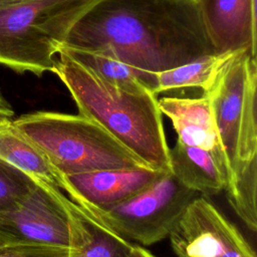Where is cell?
Masks as SVG:
<instances>
[{
	"label": "cell",
	"instance_id": "5",
	"mask_svg": "<svg viewBox=\"0 0 257 257\" xmlns=\"http://www.w3.org/2000/svg\"><path fill=\"white\" fill-rule=\"evenodd\" d=\"M100 0H27L0 7V65L41 76L73 25Z\"/></svg>",
	"mask_w": 257,
	"mask_h": 257
},
{
	"label": "cell",
	"instance_id": "9",
	"mask_svg": "<svg viewBox=\"0 0 257 257\" xmlns=\"http://www.w3.org/2000/svg\"><path fill=\"white\" fill-rule=\"evenodd\" d=\"M167 172L138 167L67 175L63 177V191L81 208H104L146 190Z\"/></svg>",
	"mask_w": 257,
	"mask_h": 257
},
{
	"label": "cell",
	"instance_id": "18",
	"mask_svg": "<svg viewBox=\"0 0 257 257\" xmlns=\"http://www.w3.org/2000/svg\"><path fill=\"white\" fill-rule=\"evenodd\" d=\"M68 252L63 247L13 243L0 237V257H60Z\"/></svg>",
	"mask_w": 257,
	"mask_h": 257
},
{
	"label": "cell",
	"instance_id": "2",
	"mask_svg": "<svg viewBox=\"0 0 257 257\" xmlns=\"http://www.w3.org/2000/svg\"><path fill=\"white\" fill-rule=\"evenodd\" d=\"M52 72L69 90L79 114L98 123L149 168L170 171V148L153 92L115 86L64 51L54 56Z\"/></svg>",
	"mask_w": 257,
	"mask_h": 257
},
{
	"label": "cell",
	"instance_id": "17",
	"mask_svg": "<svg viewBox=\"0 0 257 257\" xmlns=\"http://www.w3.org/2000/svg\"><path fill=\"white\" fill-rule=\"evenodd\" d=\"M35 185L24 173L0 161V212L14 209Z\"/></svg>",
	"mask_w": 257,
	"mask_h": 257
},
{
	"label": "cell",
	"instance_id": "20",
	"mask_svg": "<svg viewBox=\"0 0 257 257\" xmlns=\"http://www.w3.org/2000/svg\"><path fill=\"white\" fill-rule=\"evenodd\" d=\"M130 257H156L141 245H134Z\"/></svg>",
	"mask_w": 257,
	"mask_h": 257
},
{
	"label": "cell",
	"instance_id": "13",
	"mask_svg": "<svg viewBox=\"0 0 257 257\" xmlns=\"http://www.w3.org/2000/svg\"><path fill=\"white\" fill-rule=\"evenodd\" d=\"M70 226L68 257H130L133 244L100 225L65 197Z\"/></svg>",
	"mask_w": 257,
	"mask_h": 257
},
{
	"label": "cell",
	"instance_id": "12",
	"mask_svg": "<svg viewBox=\"0 0 257 257\" xmlns=\"http://www.w3.org/2000/svg\"><path fill=\"white\" fill-rule=\"evenodd\" d=\"M169 161L176 179L200 196L217 195L227 185L228 162L211 151L177 142L169 151Z\"/></svg>",
	"mask_w": 257,
	"mask_h": 257
},
{
	"label": "cell",
	"instance_id": "16",
	"mask_svg": "<svg viewBox=\"0 0 257 257\" xmlns=\"http://www.w3.org/2000/svg\"><path fill=\"white\" fill-rule=\"evenodd\" d=\"M235 52L205 55L186 64L155 72L157 83L155 94L186 87H198L204 92L207 91Z\"/></svg>",
	"mask_w": 257,
	"mask_h": 257
},
{
	"label": "cell",
	"instance_id": "8",
	"mask_svg": "<svg viewBox=\"0 0 257 257\" xmlns=\"http://www.w3.org/2000/svg\"><path fill=\"white\" fill-rule=\"evenodd\" d=\"M60 189L36 184L12 210L0 212V237L13 243L70 248V226Z\"/></svg>",
	"mask_w": 257,
	"mask_h": 257
},
{
	"label": "cell",
	"instance_id": "19",
	"mask_svg": "<svg viewBox=\"0 0 257 257\" xmlns=\"http://www.w3.org/2000/svg\"><path fill=\"white\" fill-rule=\"evenodd\" d=\"M14 114L11 104L6 100L0 91V119L11 118Z\"/></svg>",
	"mask_w": 257,
	"mask_h": 257
},
{
	"label": "cell",
	"instance_id": "7",
	"mask_svg": "<svg viewBox=\"0 0 257 257\" xmlns=\"http://www.w3.org/2000/svg\"><path fill=\"white\" fill-rule=\"evenodd\" d=\"M169 237L177 257H256L238 228L203 196L189 204Z\"/></svg>",
	"mask_w": 257,
	"mask_h": 257
},
{
	"label": "cell",
	"instance_id": "14",
	"mask_svg": "<svg viewBox=\"0 0 257 257\" xmlns=\"http://www.w3.org/2000/svg\"><path fill=\"white\" fill-rule=\"evenodd\" d=\"M0 161L24 173L36 184L64 188L63 177L48 163L43 154L13 124L11 118L0 119Z\"/></svg>",
	"mask_w": 257,
	"mask_h": 257
},
{
	"label": "cell",
	"instance_id": "6",
	"mask_svg": "<svg viewBox=\"0 0 257 257\" xmlns=\"http://www.w3.org/2000/svg\"><path fill=\"white\" fill-rule=\"evenodd\" d=\"M198 196L169 171L146 190L118 204L80 208L123 240L150 246L170 235L189 204Z\"/></svg>",
	"mask_w": 257,
	"mask_h": 257
},
{
	"label": "cell",
	"instance_id": "22",
	"mask_svg": "<svg viewBox=\"0 0 257 257\" xmlns=\"http://www.w3.org/2000/svg\"><path fill=\"white\" fill-rule=\"evenodd\" d=\"M68 253H69V252H68ZM68 253L65 254V255H63V256H61V257H68Z\"/></svg>",
	"mask_w": 257,
	"mask_h": 257
},
{
	"label": "cell",
	"instance_id": "23",
	"mask_svg": "<svg viewBox=\"0 0 257 257\" xmlns=\"http://www.w3.org/2000/svg\"><path fill=\"white\" fill-rule=\"evenodd\" d=\"M60 257H61V256H60Z\"/></svg>",
	"mask_w": 257,
	"mask_h": 257
},
{
	"label": "cell",
	"instance_id": "3",
	"mask_svg": "<svg viewBox=\"0 0 257 257\" xmlns=\"http://www.w3.org/2000/svg\"><path fill=\"white\" fill-rule=\"evenodd\" d=\"M204 94L210 99L228 162L227 200L245 199L257 190L256 55L248 50L235 52Z\"/></svg>",
	"mask_w": 257,
	"mask_h": 257
},
{
	"label": "cell",
	"instance_id": "10",
	"mask_svg": "<svg viewBox=\"0 0 257 257\" xmlns=\"http://www.w3.org/2000/svg\"><path fill=\"white\" fill-rule=\"evenodd\" d=\"M216 54L256 55V0H196Z\"/></svg>",
	"mask_w": 257,
	"mask_h": 257
},
{
	"label": "cell",
	"instance_id": "4",
	"mask_svg": "<svg viewBox=\"0 0 257 257\" xmlns=\"http://www.w3.org/2000/svg\"><path fill=\"white\" fill-rule=\"evenodd\" d=\"M12 122L62 177L107 169L149 168L98 123L79 113L34 111Z\"/></svg>",
	"mask_w": 257,
	"mask_h": 257
},
{
	"label": "cell",
	"instance_id": "11",
	"mask_svg": "<svg viewBox=\"0 0 257 257\" xmlns=\"http://www.w3.org/2000/svg\"><path fill=\"white\" fill-rule=\"evenodd\" d=\"M158 105L162 114L171 119L177 142L211 151L226 159L206 94L196 98L164 96L158 99Z\"/></svg>",
	"mask_w": 257,
	"mask_h": 257
},
{
	"label": "cell",
	"instance_id": "21",
	"mask_svg": "<svg viewBox=\"0 0 257 257\" xmlns=\"http://www.w3.org/2000/svg\"><path fill=\"white\" fill-rule=\"evenodd\" d=\"M23 1H27V0H0V7L12 5V4L23 2Z\"/></svg>",
	"mask_w": 257,
	"mask_h": 257
},
{
	"label": "cell",
	"instance_id": "1",
	"mask_svg": "<svg viewBox=\"0 0 257 257\" xmlns=\"http://www.w3.org/2000/svg\"><path fill=\"white\" fill-rule=\"evenodd\" d=\"M61 46L107 48L149 72L216 54L196 0H100L73 25Z\"/></svg>",
	"mask_w": 257,
	"mask_h": 257
},
{
	"label": "cell",
	"instance_id": "15",
	"mask_svg": "<svg viewBox=\"0 0 257 257\" xmlns=\"http://www.w3.org/2000/svg\"><path fill=\"white\" fill-rule=\"evenodd\" d=\"M59 51H64L75 61L115 86L132 91L150 90L155 94L157 84L155 72L131 65L107 48L80 49L61 46Z\"/></svg>",
	"mask_w": 257,
	"mask_h": 257
}]
</instances>
